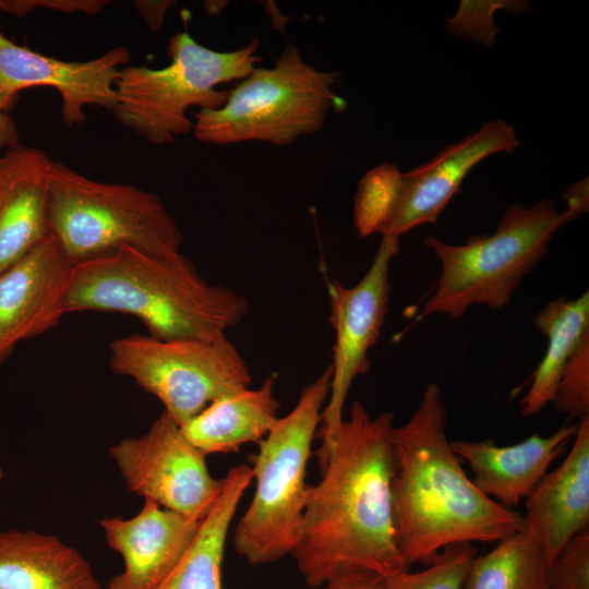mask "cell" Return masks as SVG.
<instances>
[{
  "label": "cell",
  "instance_id": "7402d4cb",
  "mask_svg": "<svg viewBox=\"0 0 589 589\" xmlns=\"http://www.w3.org/2000/svg\"><path fill=\"white\" fill-rule=\"evenodd\" d=\"M548 347L522 398L520 413L534 416L553 401L562 372L580 341L589 334V293L549 302L532 320Z\"/></svg>",
  "mask_w": 589,
  "mask_h": 589
},
{
  "label": "cell",
  "instance_id": "83f0119b",
  "mask_svg": "<svg viewBox=\"0 0 589 589\" xmlns=\"http://www.w3.org/2000/svg\"><path fill=\"white\" fill-rule=\"evenodd\" d=\"M109 3L106 0H0V11L19 17L37 9L94 16L101 13Z\"/></svg>",
  "mask_w": 589,
  "mask_h": 589
},
{
  "label": "cell",
  "instance_id": "9a60e30c",
  "mask_svg": "<svg viewBox=\"0 0 589 589\" xmlns=\"http://www.w3.org/2000/svg\"><path fill=\"white\" fill-rule=\"evenodd\" d=\"M201 521L149 498L134 517L103 518L106 541L123 560L122 570L107 589H154L185 555Z\"/></svg>",
  "mask_w": 589,
  "mask_h": 589
},
{
  "label": "cell",
  "instance_id": "cb8c5ba5",
  "mask_svg": "<svg viewBox=\"0 0 589 589\" xmlns=\"http://www.w3.org/2000/svg\"><path fill=\"white\" fill-rule=\"evenodd\" d=\"M401 171L394 164H381L359 181L353 199V224L360 237L383 235L395 205Z\"/></svg>",
  "mask_w": 589,
  "mask_h": 589
},
{
  "label": "cell",
  "instance_id": "7a4b0ae2",
  "mask_svg": "<svg viewBox=\"0 0 589 589\" xmlns=\"http://www.w3.org/2000/svg\"><path fill=\"white\" fill-rule=\"evenodd\" d=\"M392 515L397 549L408 565L429 564L456 543L498 542L524 515L482 493L468 478L446 435V411L430 383L411 416L393 433Z\"/></svg>",
  "mask_w": 589,
  "mask_h": 589
},
{
  "label": "cell",
  "instance_id": "4fadbf2b",
  "mask_svg": "<svg viewBox=\"0 0 589 589\" xmlns=\"http://www.w3.org/2000/svg\"><path fill=\"white\" fill-rule=\"evenodd\" d=\"M519 144L515 129L495 119L448 145L428 163L402 172L392 217L382 237L399 239L414 227L436 223L477 164L496 153L510 154Z\"/></svg>",
  "mask_w": 589,
  "mask_h": 589
},
{
  "label": "cell",
  "instance_id": "5b68a950",
  "mask_svg": "<svg viewBox=\"0 0 589 589\" xmlns=\"http://www.w3.org/2000/svg\"><path fill=\"white\" fill-rule=\"evenodd\" d=\"M574 218L543 199L531 207L513 204L492 235L473 236L461 245L428 236L424 244L438 259L441 275L421 315L458 318L473 305L503 309L541 262L554 232Z\"/></svg>",
  "mask_w": 589,
  "mask_h": 589
},
{
  "label": "cell",
  "instance_id": "52a82bcc",
  "mask_svg": "<svg viewBox=\"0 0 589 589\" xmlns=\"http://www.w3.org/2000/svg\"><path fill=\"white\" fill-rule=\"evenodd\" d=\"M340 73L320 71L287 44L269 68L255 67L227 94L218 109L193 112V135L204 144L260 141L289 145L318 132L344 99L334 86Z\"/></svg>",
  "mask_w": 589,
  "mask_h": 589
},
{
  "label": "cell",
  "instance_id": "44dd1931",
  "mask_svg": "<svg viewBox=\"0 0 589 589\" xmlns=\"http://www.w3.org/2000/svg\"><path fill=\"white\" fill-rule=\"evenodd\" d=\"M253 480L252 468L239 465L224 477V486L178 565L154 589H221L226 540L239 503Z\"/></svg>",
  "mask_w": 589,
  "mask_h": 589
},
{
  "label": "cell",
  "instance_id": "ba28073f",
  "mask_svg": "<svg viewBox=\"0 0 589 589\" xmlns=\"http://www.w3.org/2000/svg\"><path fill=\"white\" fill-rule=\"evenodd\" d=\"M50 235L73 265L122 247L170 256L183 242L156 193L97 181L60 161L51 172Z\"/></svg>",
  "mask_w": 589,
  "mask_h": 589
},
{
  "label": "cell",
  "instance_id": "277c9868",
  "mask_svg": "<svg viewBox=\"0 0 589 589\" xmlns=\"http://www.w3.org/2000/svg\"><path fill=\"white\" fill-rule=\"evenodd\" d=\"M257 39L233 51H216L187 31L168 39L170 63L161 69L128 64L116 81V120L152 145L165 146L193 132L191 108L218 109L227 91L216 86L248 76L261 61Z\"/></svg>",
  "mask_w": 589,
  "mask_h": 589
},
{
  "label": "cell",
  "instance_id": "1f68e13d",
  "mask_svg": "<svg viewBox=\"0 0 589 589\" xmlns=\"http://www.w3.org/2000/svg\"><path fill=\"white\" fill-rule=\"evenodd\" d=\"M3 476V472H2V469L0 468V479L2 478Z\"/></svg>",
  "mask_w": 589,
  "mask_h": 589
},
{
  "label": "cell",
  "instance_id": "8992f818",
  "mask_svg": "<svg viewBox=\"0 0 589 589\" xmlns=\"http://www.w3.org/2000/svg\"><path fill=\"white\" fill-rule=\"evenodd\" d=\"M328 365L301 392L286 416L259 442L253 457V498L235 527L236 552L251 565L290 555L298 538L310 485L306 465L328 399Z\"/></svg>",
  "mask_w": 589,
  "mask_h": 589
},
{
  "label": "cell",
  "instance_id": "30bf717a",
  "mask_svg": "<svg viewBox=\"0 0 589 589\" xmlns=\"http://www.w3.org/2000/svg\"><path fill=\"white\" fill-rule=\"evenodd\" d=\"M127 489L160 506L202 520L224 486L211 476L206 455L164 410L147 432L109 449Z\"/></svg>",
  "mask_w": 589,
  "mask_h": 589
},
{
  "label": "cell",
  "instance_id": "ac0fdd59",
  "mask_svg": "<svg viewBox=\"0 0 589 589\" xmlns=\"http://www.w3.org/2000/svg\"><path fill=\"white\" fill-rule=\"evenodd\" d=\"M576 425H562L550 436L539 434L506 446L484 441L450 442L453 452L473 473V483L490 498L513 508L530 493L550 465L575 436Z\"/></svg>",
  "mask_w": 589,
  "mask_h": 589
},
{
  "label": "cell",
  "instance_id": "484cf974",
  "mask_svg": "<svg viewBox=\"0 0 589 589\" xmlns=\"http://www.w3.org/2000/svg\"><path fill=\"white\" fill-rule=\"evenodd\" d=\"M552 402L556 411L570 417L589 416V334L567 361Z\"/></svg>",
  "mask_w": 589,
  "mask_h": 589
},
{
  "label": "cell",
  "instance_id": "d6986e66",
  "mask_svg": "<svg viewBox=\"0 0 589 589\" xmlns=\"http://www.w3.org/2000/svg\"><path fill=\"white\" fill-rule=\"evenodd\" d=\"M0 589H101L93 567L58 537L0 531Z\"/></svg>",
  "mask_w": 589,
  "mask_h": 589
},
{
  "label": "cell",
  "instance_id": "6da1fadb",
  "mask_svg": "<svg viewBox=\"0 0 589 589\" xmlns=\"http://www.w3.org/2000/svg\"><path fill=\"white\" fill-rule=\"evenodd\" d=\"M394 413L354 401L329 445L315 453L322 478L309 488L290 553L312 588L345 568L381 577L409 569L394 537Z\"/></svg>",
  "mask_w": 589,
  "mask_h": 589
},
{
  "label": "cell",
  "instance_id": "2e32d148",
  "mask_svg": "<svg viewBox=\"0 0 589 589\" xmlns=\"http://www.w3.org/2000/svg\"><path fill=\"white\" fill-rule=\"evenodd\" d=\"M53 163L20 143L0 153V273L50 236Z\"/></svg>",
  "mask_w": 589,
  "mask_h": 589
},
{
  "label": "cell",
  "instance_id": "4316f807",
  "mask_svg": "<svg viewBox=\"0 0 589 589\" xmlns=\"http://www.w3.org/2000/svg\"><path fill=\"white\" fill-rule=\"evenodd\" d=\"M548 589H589V528L570 538L546 567Z\"/></svg>",
  "mask_w": 589,
  "mask_h": 589
},
{
  "label": "cell",
  "instance_id": "f546056e",
  "mask_svg": "<svg viewBox=\"0 0 589 589\" xmlns=\"http://www.w3.org/2000/svg\"><path fill=\"white\" fill-rule=\"evenodd\" d=\"M15 99V94L0 89V153L20 143L17 128L9 113Z\"/></svg>",
  "mask_w": 589,
  "mask_h": 589
},
{
  "label": "cell",
  "instance_id": "9c48e42d",
  "mask_svg": "<svg viewBox=\"0 0 589 589\" xmlns=\"http://www.w3.org/2000/svg\"><path fill=\"white\" fill-rule=\"evenodd\" d=\"M110 368L156 396L180 426L251 383L245 360L226 334L207 339L120 337L110 345Z\"/></svg>",
  "mask_w": 589,
  "mask_h": 589
},
{
  "label": "cell",
  "instance_id": "5bb4252c",
  "mask_svg": "<svg viewBox=\"0 0 589 589\" xmlns=\"http://www.w3.org/2000/svg\"><path fill=\"white\" fill-rule=\"evenodd\" d=\"M73 264L50 235L0 273V364L27 339L59 324Z\"/></svg>",
  "mask_w": 589,
  "mask_h": 589
},
{
  "label": "cell",
  "instance_id": "3957f363",
  "mask_svg": "<svg viewBox=\"0 0 589 589\" xmlns=\"http://www.w3.org/2000/svg\"><path fill=\"white\" fill-rule=\"evenodd\" d=\"M115 312L135 316L160 340L213 338L236 327L247 299L212 285L181 252L154 255L135 248L73 265L65 313Z\"/></svg>",
  "mask_w": 589,
  "mask_h": 589
},
{
  "label": "cell",
  "instance_id": "d4e9b609",
  "mask_svg": "<svg viewBox=\"0 0 589 589\" xmlns=\"http://www.w3.org/2000/svg\"><path fill=\"white\" fill-rule=\"evenodd\" d=\"M477 553L471 543L448 545L419 572L406 569L382 577V589H462Z\"/></svg>",
  "mask_w": 589,
  "mask_h": 589
},
{
  "label": "cell",
  "instance_id": "e0dca14e",
  "mask_svg": "<svg viewBox=\"0 0 589 589\" xmlns=\"http://www.w3.org/2000/svg\"><path fill=\"white\" fill-rule=\"evenodd\" d=\"M524 522L543 546L548 565L562 546L589 526V416L578 420L564 461L526 496Z\"/></svg>",
  "mask_w": 589,
  "mask_h": 589
},
{
  "label": "cell",
  "instance_id": "7c38bea8",
  "mask_svg": "<svg viewBox=\"0 0 589 589\" xmlns=\"http://www.w3.org/2000/svg\"><path fill=\"white\" fill-rule=\"evenodd\" d=\"M130 59L128 48L116 46L87 61H65L17 45L0 32V89L17 95L28 87H52L61 97L63 123L75 127L85 121L88 106L113 109L115 84Z\"/></svg>",
  "mask_w": 589,
  "mask_h": 589
},
{
  "label": "cell",
  "instance_id": "603a6c76",
  "mask_svg": "<svg viewBox=\"0 0 589 589\" xmlns=\"http://www.w3.org/2000/svg\"><path fill=\"white\" fill-rule=\"evenodd\" d=\"M543 546L524 522L489 553L476 556L462 589H548Z\"/></svg>",
  "mask_w": 589,
  "mask_h": 589
},
{
  "label": "cell",
  "instance_id": "4dcf8cb0",
  "mask_svg": "<svg viewBox=\"0 0 589 589\" xmlns=\"http://www.w3.org/2000/svg\"><path fill=\"white\" fill-rule=\"evenodd\" d=\"M176 4L172 0H135L132 5L142 16L147 26L157 32L165 20L167 11Z\"/></svg>",
  "mask_w": 589,
  "mask_h": 589
},
{
  "label": "cell",
  "instance_id": "f1b7e54d",
  "mask_svg": "<svg viewBox=\"0 0 589 589\" xmlns=\"http://www.w3.org/2000/svg\"><path fill=\"white\" fill-rule=\"evenodd\" d=\"M383 578L370 570L345 568L316 589H382Z\"/></svg>",
  "mask_w": 589,
  "mask_h": 589
},
{
  "label": "cell",
  "instance_id": "ffe728a7",
  "mask_svg": "<svg viewBox=\"0 0 589 589\" xmlns=\"http://www.w3.org/2000/svg\"><path fill=\"white\" fill-rule=\"evenodd\" d=\"M275 376L261 386L220 398L181 428L188 441L205 455L236 452L247 443H259L278 419L274 395Z\"/></svg>",
  "mask_w": 589,
  "mask_h": 589
},
{
  "label": "cell",
  "instance_id": "8fae6325",
  "mask_svg": "<svg viewBox=\"0 0 589 589\" xmlns=\"http://www.w3.org/2000/svg\"><path fill=\"white\" fill-rule=\"evenodd\" d=\"M399 251V239L382 237L372 264L358 284L345 287L327 280L328 322L335 332L330 388L322 412L315 453L332 442L341 422L345 401L356 377L365 374L371 361L370 349L376 344L389 301V263Z\"/></svg>",
  "mask_w": 589,
  "mask_h": 589
}]
</instances>
